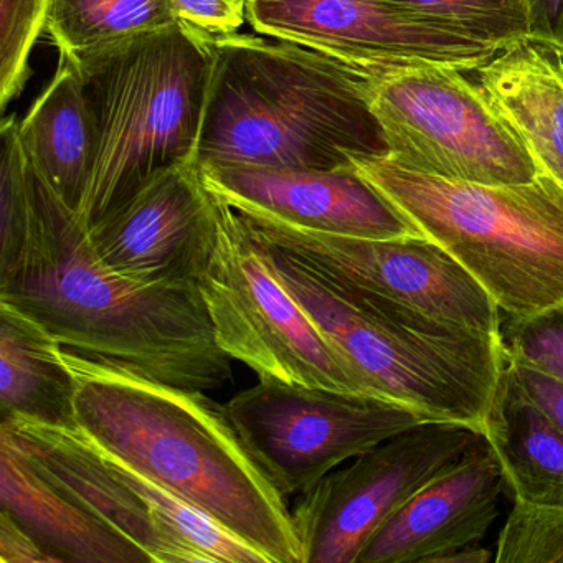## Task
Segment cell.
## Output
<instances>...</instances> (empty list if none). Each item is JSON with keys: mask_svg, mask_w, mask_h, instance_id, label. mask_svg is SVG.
<instances>
[{"mask_svg": "<svg viewBox=\"0 0 563 563\" xmlns=\"http://www.w3.org/2000/svg\"><path fill=\"white\" fill-rule=\"evenodd\" d=\"M19 123L12 114L0 128V301L80 354L189 390L229 385L232 358L197 285H143L107 268L77 213L35 173Z\"/></svg>", "mask_w": 563, "mask_h": 563, "instance_id": "obj_1", "label": "cell"}, {"mask_svg": "<svg viewBox=\"0 0 563 563\" xmlns=\"http://www.w3.org/2000/svg\"><path fill=\"white\" fill-rule=\"evenodd\" d=\"M78 427L108 453L209 514L269 563H302L286 497L240 438L227 405L111 358L62 349Z\"/></svg>", "mask_w": 563, "mask_h": 563, "instance_id": "obj_2", "label": "cell"}, {"mask_svg": "<svg viewBox=\"0 0 563 563\" xmlns=\"http://www.w3.org/2000/svg\"><path fill=\"white\" fill-rule=\"evenodd\" d=\"M368 78L289 42L213 37L197 164L335 170L388 153Z\"/></svg>", "mask_w": 563, "mask_h": 563, "instance_id": "obj_3", "label": "cell"}, {"mask_svg": "<svg viewBox=\"0 0 563 563\" xmlns=\"http://www.w3.org/2000/svg\"><path fill=\"white\" fill-rule=\"evenodd\" d=\"M256 240L275 275L375 398L410 408L428 421L483 431L506 364L500 339L454 331L391 302L347 291L286 250Z\"/></svg>", "mask_w": 563, "mask_h": 563, "instance_id": "obj_4", "label": "cell"}, {"mask_svg": "<svg viewBox=\"0 0 563 563\" xmlns=\"http://www.w3.org/2000/svg\"><path fill=\"white\" fill-rule=\"evenodd\" d=\"M212 41L179 22L70 60L98 124L97 164L77 213L85 229L154 177L197 163Z\"/></svg>", "mask_w": 563, "mask_h": 563, "instance_id": "obj_5", "label": "cell"}, {"mask_svg": "<svg viewBox=\"0 0 563 563\" xmlns=\"http://www.w3.org/2000/svg\"><path fill=\"white\" fill-rule=\"evenodd\" d=\"M367 179L418 232L450 252L507 318L563 301V183H463L415 173L387 154L355 157Z\"/></svg>", "mask_w": 563, "mask_h": 563, "instance_id": "obj_6", "label": "cell"}, {"mask_svg": "<svg viewBox=\"0 0 563 563\" xmlns=\"http://www.w3.org/2000/svg\"><path fill=\"white\" fill-rule=\"evenodd\" d=\"M210 194L213 232L196 285L219 347L260 380L375 398L275 275L249 220Z\"/></svg>", "mask_w": 563, "mask_h": 563, "instance_id": "obj_7", "label": "cell"}, {"mask_svg": "<svg viewBox=\"0 0 563 563\" xmlns=\"http://www.w3.org/2000/svg\"><path fill=\"white\" fill-rule=\"evenodd\" d=\"M467 71L420 65L368 78L387 156L415 173L463 183H529L542 170Z\"/></svg>", "mask_w": 563, "mask_h": 563, "instance_id": "obj_8", "label": "cell"}, {"mask_svg": "<svg viewBox=\"0 0 563 563\" xmlns=\"http://www.w3.org/2000/svg\"><path fill=\"white\" fill-rule=\"evenodd\" d=\"M484 441L467 424L424 421L325 474L291 510L302 563H357L394 514Z\"/></svg>", "mask_w": 563, "mask_h": 563, "instance_id": "obj_9", "label": "cell"}, {"mask_svg": "<svg viewBox=\"0 0 563 563\" xmlns=\"http://www.w3.org/2000/svg\"><path fill=\"white\" fill-rule=\"evenodd\" d=\"M243 217L263 242L286 250L347 291L391 302L454 331L500 339L503 312L489 292L421 233L358 239Z\"/></svg>", "mask_w": 563, "mask_h": 563, "instance_id": "obj_10", "label": "cell"}, {"mask_svg": "<svg viewBox=\"0 0 563 563\" xmlns=\"http://www.w3.org/2000/svg\"><path fill=\"white\" fill-rule=\"evenodd\" d=\"M230 418L276 489L308 493L339 464L424 423L410 408L265 378L227 404Z\"/></svg>", "mask_w": 563, "mask_h": 563, "instance_id": "obj_11", "label": "cell"}, {"mask_svg": "<svg viewBox=\"0 0 563 563\" xmlns=\"http://www.w3.org/2000/svg\"><path fill=\"white\" fill-rule=\"evenodd\" d=\"M255 34L324 55L365 78L420 65L476 70L499 48L418 22L388 0H249Z\"/></svg>", "mask_w": 563, "mask_h": 563, "instance_id": "obj_12", "label": "cell"}, {"mask_svg": "<svg viewBox=\"0 0 563 563\" xmlns=\"http://www.w3.org/2000/svg\"><path fill=\"white\" fill-rule=\"evenodd\" d=\"M213 232L212 194L197 163L154 177L133 199L88 230L111 272L143 285H196Z\"/></svg>", "mask_w": 563, "mask_h": 563, "instance_id": "obj_13", "label": "cell"}, {"mask_svg": "<svg viewBox=\"0 0 563 563\" xmlns=\"http://www.w3.org/2000/svg\"><path fill=\"white\" fill-rule=\"evenodd\" d=\"M197 166L203 186L243 216L358 239L420 233L354 166L335 170L219 163Z\"/></svg>", "mask_w": 563, "mask_h": 563, "instance_id": "obj_14", "label": "cell"}, {"mask_svg": "<svg viewBox=\"0 0 563 563\" xmlns=\"http://www.w3.org/2000/svg\"><path fill=\"white\" fill-rule=\"evenodd\" d=\"M506 487L503 466L486 440L394 514L357 563H443L486 539Z\"/></svg>", "mask_w": 563, "mask_h": 563, "instance_id": "obj_15", "label": "cell"}, {"mask_svg": "<svg viewBox=\"0 0 563 563\" xmlns=\"http://www.w3.org/2000/svg\"><path fill=\"white\" fill-rule=\"evenodd\" d=\"M34 466L147 553L153 563H190L157 526L150 506L107 463L98 444L78 428L2 420Z\"/></svg>", "mask_w": 563, "mask_h": 563, "instance_id": "obj_16", "label": "cell"}, {"mask_svg": "<svg viewBox=\"0 0 563 563\" xmlns=\"http://www.w3.org/2000/svg\"><path fill=\"white\" fill-rule=\"evenodd\" d=\"M0 504L58 563H153L136 543L47 479L4 427Z\"/></svg>", "mask_w": 563, "mask_h": 563, "instance_id": "obj_17", "label": "cell"}, {"mask_svg": "<svg viewBox=\"0 0 563 563\" xmlns=\"http://www.w3.org/2000/svg\"><path fill=\"white\" fill-rule=\"evenodd\" d=\"M471 74L540 170L563 183V52L527 37Z\"/></svg>", "mask_w": 563, "mask_h": 563, "instance_id": "obj_18", "label": "cell"}, {"mask_svg": "<svg viewBox=\"0 0 563 563\" xmlns=\"http://www.w3.org/2000/svg\"><path fill=\"white\" fill-rule=\"evenodd\" d=\"M35 173L78 213L98 156V124L77 67L58 60L57 74L19 123Z\"/></svg>", "mask_w": 563, "mask_h": 563, "instance_id": "obj_19", "label": "cell"}, {"mask_svg": "<svg viewBox=\"0 0 563 563\" xmlns=\"http://www.w3.org/2000/svg\"><path fill=\"white\" fill-rule=\"evenodd\" d=\"M483 433L516 503L563 507V428L527 394L507 357Z\"/></svg>", "mask_w": 563, "mask_h": 563, "instance_id": "obj_20", "label": "cell"}, {"mask_svg": "<svg viewBox=\"0 0 563 563\" xmlns=\"http://www.w3.org/2000/svg\"><path fill=\"white\" fill-rule=\"evenodd\" d=\"M64 345L31 316L0 301V421L78 428Z\"/></svg>", "mask_w": 563, "mask_h": 563, "instance_id": "obj_21", "label": "cell"}, {"mask_svg": "<svg viewBox=\"0 0 563 563\" xmlns=\"http://www.w3.org/2000/svg\"><path fill=\"white\" fill-rule=\"evenodd\" d=\"M179 22L170 0H52L45 32L60 58L78 60Z\"/></svg>", "mask_w": 563, "mask_h": 563, "instance_id": "obj_22", "label": "cell"}, {"mask_svg": "<svg viewBox=\"0 0 563 563\" xmlns=\"http://www.w3.org/2000/svg\"><path fill=\"white\" fill-rule=\"evenodd\" d=\"M418 22L504 48L530 37L527 0H388Z\"/></svg>", "mask_w": 563, "mask_h": 563, "instance_id": "obj_23", "label": "cell"}, {"mask_svg": "<svg viewBox=\"0 0 563 563\" xmlns=\"http://www.w3.org/2000/svg\"><path fill=\"white\" fill-rule=\"evenodd\" d=\"M52 0H0V108L24 91L32 51L47 31Z\"/></svg>", "mask_w": 563, "mask_h": 563, "instance_id": "obj_24", "label": "cell"}, {"mask_svg": "<svg viewBox=\"0 0 563 563\" xmlns=\"http://www.w3.org/2000/svg\"><path fill=\"white\" fill-rule=\"evenodd\" d=\"M497 563H563V507L516 503L496 549Z\"/></svg>", "mask_w": 563, "mask_h": 563, "instance_id": "obj_25", "label": "cell"}, {"mask_svg": "<svg viewBox=\"0 0 563 563\" xmlns=\"http://www.w3.org/2000/svg\"><path fill=\"white\" fill-rule=\"evenodd\" d=\"M507 357L563 382V301L530 318L500 322Z\"/></svg>", "mask_w": 563, "mask_h": 563, "instance_id": "obj_26", "label": "cell"}, {"mask_svg": "<svg viewBox=\"0 0 563 563\" xmlns=\"http://www.w3.org/2000/svg\"><path fill=\"white\" fill-rule=\"evenodd\" d=\"M177 19L210 37L236 34L246 22L249 0H170Z\"/></svg>", "mask_w": 563, "mask_h": 563, "instance_id": "obj_27", "label": "cell"}, {"mask_svg": "<svg viewBox=\"0 0 563 563\" xmlns=\"http://www.w3.org/2000/svg\"><path fill=\"white\" fill-rule=\"evenodd\" d=\"M0 563H58L11 514L0 509Z\"/></svg>", "mask_w": 563, "mask_h": 563, "instance_id": "obj_28", "label": "cell"}, {"mask_svg": "<svg viewBox=\"0 0 563 563\" xmlns=\"http://www.w3.org/2000/svg\"><path fill=\"white\" fill-rule=\"evenodd\" d=\"M507 361L527 394L563 428V382L522 362L512 361L510 357Z\"/></svg>", "mask_w": 563, "mask_h": 563, "instance_id": "obj_29", "label": "cell"}, {"mask_svg": "<svg viewBox=\"0 0 563 563\" xmlns=\"http://www.w3.org/2000/svg\"><path fill=\"white\" fill-rule=\"evenodd\" d=\"M530 37L563 52V0H527Z\"/></svg>", "mask_w": 563, "mask_h": 563, "instance_id": "obj_30", "label": "cell"}]
</instances>
